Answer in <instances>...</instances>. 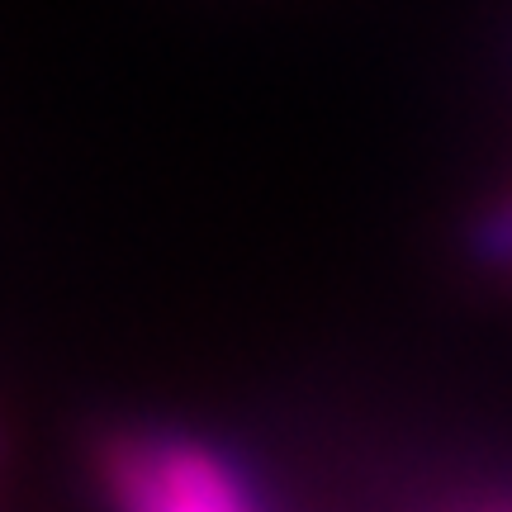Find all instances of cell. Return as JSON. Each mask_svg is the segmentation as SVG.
<instances>
[{
    "label": "cell",
    "mask_w": 512,
    "mask_h": 512,
    "mask_svg": "<svg viewBox=\"0 0 512 512\" xmlns=\"http://www.w3.org/2000/svg\"><path fill=\"white\" fill-rule=\"evenodd\" d=\"M105 479L119 512H266L228 460L166 432L114 437Z\"/></svg>",
    "instance_id": "6da1fadb"
},
{
    "label": "cell",
    "mask_w": 512,
    "mask_h": 512,
    "mask_svg": "<svg viewBox=\"0 0 512 512\" xmlns=\"http://www.w3.org/2000/svg\"><path fill=\"white\" fill-rule=\"evenodd\" d=\"M484 252L494 256V261H503V266H512V204L484 228Z\"/></svg>",
    "instance_id": "7a4b0ae2"
},
{
    "label": "cell",
    "mask_w": 512,
    "mask_h": 512,
    "mask_svg": "<svg viewBox=\"0 0 512 512\" xmlns=\"http://www.w3.org/2000/svg\"><path fill=\"white\" fill-rule=\"evenodd\" d=\"M494 512H512V508H494Z\"/></svg>",
    "instance_id": "3957f363"
}]
</instances>
